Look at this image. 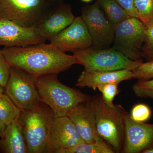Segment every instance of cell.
<instances>
[{"label": "cell", "mask_w": 153, "mask_h": 153, "mask_svg": "<svg viewBox=\"0 0 153 153\" xmlns=\"http://www.w3.org/2000/svg\"><path fill=\"white\" fill-rule=\"evenodd\" d=\"M10 67L33 77L57 74L78 64L76 57L62 52L52 44L44 43L2 49Z\"/></svg>", "instance_id": "obj_1"}, {"label": "cell", "mask_w": 153, "mask_h": 153, "mask_svg": "<svg viewBox=\"0 0 153 153\" xmlns=\"http://www.w3.org/2000/svg\"><path fill=\"white\" fill-rule=\"evenodd\" d=\"M55 117L51 108L41 102L21 111L19 120L27 145L28 153H52L50 133Z\"/></svg>", "instance_id": "obj_2"}, {"label": "cell", "mask_w": 153, "mask_h": 153, "mask_svg": "<svg viewBox=\"0 0 153 153\" xmlns=\"http://www.w3.org/2000/svg\"><path fill=\"white\" fill-rule=\"evenodd\" d=\"M57 74L36 77L40 101L52 110L55 117L67 116L77 105L91 97L60 82Z\"/></svg>", "instance_id": "obj_3"}, {"label": "cell", "mask_w": 153, "mask_h": 153, "mask_svg": "<svg viewBox=\"0 0 153 153\" xmlns=\"http://www.w3.org/2000/svg\"><path fill=\"white\" fill-rule=\"evenodd\" d=\"M91 102L95 114L97 133L113 148L115 152H120L124 142L125 110L120 105L108 106L100 95L91 97Z\"/></svg>", "instance_id": "obj_4"}, {"label": "cell", "mask_w": 153, "mask_h": 153, "mask_svg": "<svg viewBox=\"0 0 153 153\" xmlns=\"http://www.w3.org/2000/svg\"><path fill=\"white\" fill-rule=\"evenodd\" d=\"M79 64L88 71L133 70L143 63L142 60H133L117 50L97 49L92 47L73 52Z\"/></svg>", "instance_id": "obj_5"}, {"label": "cell", "mask_w": 153, "mask_h": 153, "mask_svg": "<svg viewBox=\"0 0 153 153\" xmlns=\"http://www.w3.org/2000/svg\"><path fill=\"white\" fill-rule=\"evenodd\" d=\"M47 0H0V15L22 27L34 28L55 8Z\"/></svg>", "instance_id": "obj_6"}, {"label": "cell", "mask_w": 153, "mask_h": 153, "mask_svg": "<svg viewBox=\"0 0 153 153\" xmlns=\"http://www.w3.org/2000/svg\"><path fill=\"white\" fill-rule=\"evenodd\" d=\"M146 34V26L139 19L129 17L116 25L112 48L131 60H142V49Z\"/></svg>", "instance_id": "obj_7"}, {"label": "cell", "mask_w": 153, "mask_h": 153, "mask_svg": "<svg viewBox=\"0 0 153 153\" xmlns=\"http://www.w3.org/2000/svg\"><path fill=\"white\" fill-rule=\"evenodd\" d=\"M4 93L21 111L31 108L41 102L35 77L13 67H10Z\"/></svg>", "instance_id": "obj_8"}, {"label": "cell", "mask_w": 153, "mask_h": 153, "mask_svg": "<svg viewBox=\"0 0 153 153\" xmlns=\"http://www.w3.org/2000/svg\"><path fill=\"white\" fill-rule=\"evenodd\" d=\"M81 13L92 39L91 47L106 49L113 43L116 26L106 19L97 2L82 8Z\"/></svg>", "instance_id": "obj_9"}, {"label": "cell", "mask_w": 153, "mask_h": 153, "mask_svg": "<svg viewBox=\"0 0 153 153\" xmlns=\"http://www.w3.org/2000/svg\"><path fill=\"white\" fill-rule=\"evenodd\" d=\"M50 44L62 52H72L91 47L92 39L81 16L75 17L68 27L51 41Z\"/></svg>", "instance_id": "obj_10"}, {"label": "cell", "mask_w": 153, "mask_h": 153, "mask_svg": "<svg viewBox=\"0 0 153 153\" xmlns=\"http://www.w3.org/2000/svg\"><path fill=\"white\" fill-rule=\"evenodd\" d=\"M125 138L122 152L143 153L153 148V124L135 121L126 111Z\"/></svg>", "instance_id": "obj_11"}, {"label": "cell", "mask_w": 153, "mask_h": 153, "mask_svg": "<svg viewBox=\"0 0 153 153\" xmlns=\"http://www.w3.org/2000/svg\"><path fill=\"white\" fill-rule=\"evenodd\" d=\"M46 41L35 28L22 27L0 15V46L24 47Z\"/></svg>", "instance_id": "obj_12"}, {"label": "cell", "mask_w": 153, "mask_h": 153, "mask_svg": "<svg viewBox=\"0 0 153 153\" xmlns=\"http://www.w3.org/2000/svg\"><path fill=\"white\" fill-rule=\"evenodd\" d=\"M75 18L70 5L60 4L34 28L44 40L49 41L71 25Z\"/></svg>", "instance_id": "obj_13"}, {"label": "cell", "mask_w": 153, "mask_h": 153, "mask_svg": "<svg viewBox=\"0 0 153 153\" xmlns=\"http://www.w3.org/2000/svg\"><path fill=\"white\" fill-rule=\"evenodd\" d=\"M50 141L52 153L69 149L84 143L76 127L67 116L55 117L51 128Z\"/></svg>", "instance_id": "obj_14"}, {"label": "cell", "mask_w": 153, "mask_h": 153, "mask_svg": "<svg viewBox=\"0 0 153 153\" xmlns=\"http://www.w3.org/2000/svg\"><path fill=\"white\" fill-rule=\"evenodd\" d=\"M67 116L73 122L84 142H95L99 135L97 131L95 114L91 100L78 105Z\"/></svg>", "instance_id": "obj_15"}, {"label": "cell", "mask_w": 153, "mask_h": 153, "mask_svg": "<svg viewBox=\"0 0 153 153\" xmlns=\"http://www.w3.org/2000/svg\"><path fill=\"white\" fill-rule=\"evenodd\" d=\"M131 70L128 69L114 71H88L84 70L78 77L76 86L97 89L98 85L109 82L120 83L125 80L134 78Z\"/></svg>", "instance_id": "obj_16"}, {"label": "cell", "mask_w": 153, "mask_h": 153, "mask_svg": "<svg viewBox=\"0 0 153 153\" xmlns=\"http://www.w3.org/2000/svg\"><path fill=\"white\" fill-rule=\"evenodd\" d=\"M0 152L28 153L27 145L19 117L6 126L1 137Z\"/></svg>", "instance_id": "obj_17"}, {"label": "cell", "mask_w": 153, "mask_h": 153, "mask_svg": "<svg viewBox=\"0 0 153 153\" xmlns=\"http://www.w3.org/2000/svg\"><path fill=\"white\" fill-rule=\"evenodd\" d=\"M97 2L106 19L115 26L130 17L116 0H97Z\"/></svg>", "instance_id": "obj_18"}, {"label": "cell", "mask_w": 153, "mask_h": 153, "mask_svg": "<svg viewBox=\"0 0 153 153\" xmlns=\"http://www.w3.org/2000/svg\"><path fill=\"white\" fill-rule=\"evenodd\" d=\"M99 136L95 142L83 143L69 149L58 150L55 153H114V151Z\"/></svg>", "instance_id": "obj_19"}, {"label": "cell", "mask_w": 153, "mask_h": 153, "mask_svg": "<svg viewBox=\"0 0 153 153\" xmlns=\"http://www.w3.org/2000/svg\"><path fill=\"white\" fill-rule=\"evenodd\" d=\"M21 111L5 93L0 94V120L6 126L19 117Z\"/></svg>", "instance_id": "obj_20"}, {"label": "cell", "mask_w": 153, "mask_h": 153, "mask_svg": "<svg viewBox=\"0 0 153 153\" xmlns=\"http://www.w3.org/2000/svg\"><path fill=\"white\" fill-rule=\"evenodd\" d=\"M137 18L146 26L153 21V0H134Z\"/></svg>", "instance_id": "obj_21"}, {"label": "cell", "mask_w": 153, "mask_h": 153, "mask_svg": "<svg viewBox=\"0 0 153 153\" xmlns=\"http://www.w3.org/2000/svg\"><path fill=\"white\" fill-rule=\"evenodd\" d=\"M117 82H109L98 85V89L102 93V97L105 103L109 106H113L114 98L119 93L118 85Z\"/></svg>", "instance_id": "obj_22"}, {"label": "cell", "mask_w": 153, "mask_h": 153, "mask_svg": "<svg viewBox=\"0 0 153 153\" xmlns=\"http://www.w3.org/2000/svg\"><path fill=\"white\" fill-rule=\"evenodd\" d=\"M146 27V34L142 49V57L148 62L153 61V21Z\"/></svg>", "instance_id": "obj_23"}, {"label": "cell", "mask_w": 153, "mask_h": 153, "mask_svg": "<svg viewBox=\"0 0 153 153\" xmlns=\"http://www.w3.org/2000/svg\"><path fill=\"white\" fill-rule=\"evenodd\" d=\"M134 94L140 98H150L153 100V77L152 79L139 80L132 86Z\"/></svg>", "instance_id": "obj_24"}, {"label": "cell", "mask_w": 153, "mask_h": 153, "mask_svg": "<svg viewBox=\"0 0 153 153\" xmlns=\"http://www.w3.org/2000/svg\"><path fill=\"white\" fill-rule=\"evenodd\" d=\"M152 111L150 108L143 103L136 105L132 108L130 116L135 121L145 122L151 117Z\"/></svg>", "instance_id": "obj_25"}, {"label": "cell", "mask_w": 153, "mask_h": 153, "mask_svg": "<svg viewBox=\"0 0 153 153\" xmlns=\"http://www.w3.org/2000/svg\"><path fill=\"white\" fill-rule=\"evenodd\" d=\"M134 78L140 80H147L153 77V61L143 63L132 70Z\"/></svg>", "instance_id": "obj_26"}, {"label": "cell", "mask_w": 153, "mask_h": 153, "mask_svg": "<svg viewBox=\"0 0 153 153\" xmlns=\"http://www.w3.org/2000/svg\"><path fill=\"white\" fill-rule=\"evenodd\" d=\"M10 66L7 62L2 49H0V85L6 87L10 76Z\"/></svg>", "instance_id": "obj_27"}, {"label": "cell", "mask_w": 153, "mask_h": 153, "mask_svg": "<svg viewBox=\"0 0 153 153\" xmlns=\"http://www.w3.org/2000/svg\"><path fill=\"white\" fill-rule=\"evenodd\" d=\"M130 17L137 18L134 6V0H116Z\"/></svg>", "instance_id": "obj_28"}, {"label": "cell", "mask_w": 153, "mask_h": 153, "mask_svg": "<svg viewBox=\"0 0 153 153\" xmlns=\"http://www.w3.org/2000/svg\"><path fill=\"white\" fill-rule=\"evenodd\" d=\"M6 127V125L0 120V137H1Z\"/></svg>", "instance_id": "obj_29"}, {"label": "cell", "mask_w": 153, "mask_h": 153, "mask_svg": "<svg viewBox=\"0 0 153 153\" xmlns=\"http://www.w3.org/2000/svg\"><path fill=\"white\" fill-rule=\"evenodd\" d=\"M143 153H153V148L152 149H149L146 150L144 152H143Z\"/></svg>", "instance_id": "obj_30"}, {"label": "cell", "mask_w": 153, "mask_h": 153, "mask_svg": "<svg viewBox=\"0 0 153 153\" xmlns=\"http://www.w3.org/2000/svg\"><path fill=\"white\" fill-rule=\"evenodd\" d=\"M4 92V88L2 87L0 85V94Z\"/></svg>", "instance_id": "obj_31"}, {"label": "cell", "mask_w": 153, "mask_h": 153, "mask_svg": "<svg viewBox=\"0 0 153 153\" xmlns=\"http://www.w3.org/2000/svg\"><path fill=\"white\" fill-rule=\"evenodd\" d=\"M81 1H82L88 3L92 1V0H81Z\"/></svg>", "instance_id": "obj_32"}]
</instances>
